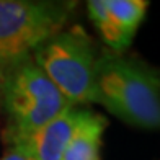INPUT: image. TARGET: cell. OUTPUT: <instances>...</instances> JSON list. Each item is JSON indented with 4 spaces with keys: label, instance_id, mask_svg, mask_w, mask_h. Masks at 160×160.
<instances>
[{
    "label": "cell",
    "instance_id": "1",
    "mask_svg": "<svg viewBox=\"0 0 160 160\" xmlns=\"http://www.w3.org/2000/svg\"><path fill=\"white\" fill-rule=\"evenodd\" d=\"M92 103L128 126L160 131V69L139 57L101 49Z\"/></svg>",
    "mask_w": 160,
    "mask_h": 160
},
{
    "label": "cell",
    "instance_id": "2",
    "mask_svg": "<svg viewBox=\"0 0 160 160\" xmlns=\"http://www.w3.org/2000/svg\"><path fill=\"white\" fill-rule=\"evenodd\" d=\"M2 70V103L8 116L3 134L7 145L23 142L70 105L31 56L5 65Z\"/></svg>",
    "mask_w": 160,
    "mask_h": 160
},
{
    "label": "cell",
    "instance_id": "7",
    "mask_svg": "<svg viewBox=\"0 0 160 160\" xmlns=\"http://www.w3.org/2000/svg\"><path fill=\"white\" fill-rule=\"evenodd\" d=\"M106 128L108 121L105 116L87 108L83 119L75 129L61 160H101Z\"/></svg>",
    "mask_w": 160,
    "mask_h": 160
},
{
    "label": "cell",
    "instance_id": "4",
    "mask_svg": "<svg viewBox=\"0 0 160 160\" xmlns=\"http://www.w3.org/2000/svg\"><path fill=\"white\" fill-rule=\"evenodd\" d=\"M75 10L77 2L0 0V65L30 57L70 25Z\"/></svg>",
    "mask_w": 160,
    "mask_h": 160
},
{
    "label": "cell",
    "instance_id": "5",
    "mask_svg": "<svg viewBox=\"0 0 160 160\" xmlns=\"http://www.w3.org/2000/svg\"><path fill=\"white\" fill-rule=\"evenodd\" d=\"M85 111V106L69 105L18 145H23L36 160H61Z\"/></svg>",
    "mask_w": 160,
    "mask_h": 160
},
{
    "label": "cell",
    "instance_id": "9",
    "mask_svg": "<svg viewBox=\"0 0 160 160\" xmlns=\"http://www.w3.org/2000/svg\"><path fill=\"white\" fill-rule=\"evenodd\" d=\"M2 87H3V70L0 65V101H2Z\"/></svg>",
    "mask_w": 160,
    "mask_h": 160
},
{
    "label": "cell",
    "instance_id": "6",
    "mask_svg": "<svg viewBox=\"0 0 160 160\" xmlns=\"http://www.w3.org/2000/svg\"><path fill=\"white\" fill-rule=\"evenodd\" d=\"M110 17V38L106 49L114 54H126L142 25L149 2L145 0H105Z\"/></svg>",
    "mask_w": 160,
    "mask_h": 160
},
{
    "label": "cell",
    "instance_id": "8",
    "mask_svg": "<svg viewBox=\"0 0 160 160\" xmlns=\"http://www.w3.org/2000/svg\"><path fill=\"white\" fill-rule=\"evenodd\" d=\"M0 160H36V158L23 147V145L13 144V145L7 147L3 155L0 157Z\"/></svg>",
    "mask_w": 160,
    "mask_h": 160
},
{
    "label": "cell",
    "instance_id": "3",
    "mask_svg": "<svg viewBox=\"0 0 160 160\" xmlns=\"http://www.w3.org/2000/svg\"><path fill=\"white\" fill-rule=\"evenodd\" d=\"M101 49L82 26L72 25L34 49L31 59L75 106L90 105Z\"/></svg>",
    "mask_w": 160,
    "mask_h": 160
}]
</instances>
